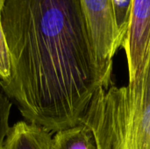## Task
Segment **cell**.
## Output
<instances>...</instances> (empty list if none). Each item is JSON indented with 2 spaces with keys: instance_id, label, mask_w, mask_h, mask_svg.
<instances>
[{
  "instance_id": "1",
  "label": "cell",
  "mask_w": 150,
  "mask_h": 149,
  "mask_svg": "<svg viewBox=\"0 0 150 149\" xmlns=\"http://www.w3.org/2000/svg\"><path fill=\"white\" fill-rule=\"evenodd\" d=\"M11 60L1 87L24 119L49 133L79 124L103 81L79 0H4Z\"/></svg>"
},
{
  "instance_id": "2",
  "label": "cell",
  "mask_w": 150,
  "mask_h": 149,
  "mask_svg": "<svg viewBox=\"0 0 150 149\" xmlns=\"http://www.w3.org/2000/svg\"><path fill=\"white\" fill-rule=\"evenodd\" d=\"M79 124L92 132L98 149H150V58L127 85L98 89Z\"/></svg>"
},
{
  "instance_id": "3",
  "label": "cell",
  "mask_w": 150,
  "mask_h": 149,
  "mask_svg": "<svg viewBox=\"0 0 150 149\" xmlns=\"http://www.w3.org/2000/svg\"><path fill=\"white\" fill-rule=\"evenodd\" d=\"M104 88L112 83L113 58L122 47L112 0H79Z\"/></svg>"
},
{
  "instance_id": "4",
  "label": "cell",
  "mask_w": 150,
  "mask_h": 149,
  "mask_svg": "<svg viewBox=\"0 0 150 149\" xmlns=\"http://www.w3.org/2000/svg\"><path fill=\"white\" fill-rule=\"evenodd\" d=\"M122 47L126 53L129 82H133L150 58V0H133Z\"/></svg>"
},
{
  "instance_id": "5",
  "label": "cell",
  "mask_w": 150,
  "mask_h": 149,
  "mask_svg": "<svg viewBox=\"0 0 150 149\" xmlns=\"http://www.w3.org/2000/svg\"><path fill=\"white\" fill-rule=\"evenodd\" d=\"M51 133L27 121L17 122L7 134L2 149H53Z\"/></svg>"
},
{
  "instance_id": "6",
  "label": "cell",
  "mask_w": 150,
  "mask_h": 149,
  "mask_svg": "<svg viewBox=\"0 0 150 149\" xmlns=\"http://www.w3.org/2000/svg\"><path fill=\"white\" fill-rule=\"evenodd\" d=\"M52 145L53 149H98L92 132L82 124L56 132Z\"/></svg>"
},
{
  "instance_id": "7",
  "label": "cell",
  "mask_w": 150,
  "mask_h": 149,
  "mask_svg": "<svg viewBox=\"0 0 150 149\" xmlns=\"http://www.w3.org/2000/svg\"><path fill=\"white\" fill-rule=\"evenodd\" d=\"M132 2L133 0H112L116 24L124 39L128 27Z\"/></svg>"
},
{
  "instance_id": "8",
  "label": "cell",
  "mask_w": 150,
  "mask_h": 149,
  "mask_svg": "<svg viewBox=\"0 0 150 149\" xmlns=\"http://www.w3.org/2000/svg\"><path fill=\"white\" fill-rule=\"evenodd\" d=\"M11 108V102L3 90L0 84V149H2L7 134L10 131L9 117Z\"/></svg>"
},
{
  "instance_id": "9",
  "label": "cell",
  "mask_w": 150,
  "mask_h": 149,
  "mask_svg": "<svg viewBox=\"0 0 150 149\" xmlns=\"http://www.w3.org/2000/svg\"><path fill=\"white\" fill-rule=\"evenodd\" d=\"M10 72H11L10 54L2 27L1 13H0V76L2 77V82L9 77Z\"/></svg>"
},
{
  "instance_id": "10",
  "label": "cell",
  "mask_w": 150,
  "mask_h": 149,
  "mask_svg": "<svg viewBox=\"0 0 150 149\" xmlns=\"http://www.w3.org/2000/svg\"><path fill=\"white\" fill-rule=\"evenodd\" d=\"M3 3H4V0H0V11H1V7L3 5Z\"/></svg>"
},
{
  "instance_id": "11",
  "label": "cell",
  "mask_w": 150,
  "mask_h": 149,
  "mask_svg": "<svg viewBox=\"0 0 150 149\" xmlns=\"http://www.w3.org/2000/svg\"><path fill=\"white\" fill-rule=\"evenodd\" d=\"M2 82V77H1V76H0V83Z\"/></svg>"
}]
</instances>
